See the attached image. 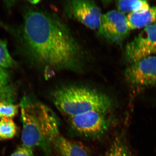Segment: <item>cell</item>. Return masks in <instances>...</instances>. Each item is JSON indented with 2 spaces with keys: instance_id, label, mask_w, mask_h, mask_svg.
Instances as JSON below:
<instances>
[{
  "instance_id": "obj_1",
  "label": "cell",
  "mask_w": 156,
  "mask_h": 156,
  "mask_svg": "<svg viewBox=\"0 0 156 156\" xmlns=\"http://www.w3.org/2000/svg\"><path fill=\"white\" fill-rule=\"evenodd\" d=\"M22 41L28 58L52 71L80 72L83 50L69 29L56 14L32 9L23 17Z\"/></svg>"
},
{
  "instance_id": "obj_2",
  "label": "cell",
  "mask_w": 156,
  "mask_h": 156,
  "mask_svg": "<svg viewBox=\"0 0 156 156\" xmlns=\"http://www.w3.org/2000/svg\"><path fill=\"white\" fill-rule=\"evenodd\" d=\"M20 106L23 145L40 148L46 156H51L53 143L60 133L58 117L50 108L31 96L23 97Z\"/></svg>"
},
{
  "instance_id": "obj_3",
  "label": "cell",
  "mask_w": 156,
  "mask_h": 156,
  "mask_svg": "<svg viewBox=\"0 0 156 156\" xmlns=\"http://www.w3.org/2000/svg\"><path fill=\"white\" fill-rule=\"evenodd\" d=\"M52 99L57 109L68 118L92 111L107 114L114 104L107 94L83 86L60 87L53 92Z\"/></svg>"
},
{
  "instance_id": "obj_4",
  "label": "cell",
  "mask_w": 156,
  "mask_h": 156,
  "mask_svg": "<svg viewBox=\"0 0 156 156\" xmlns=\"http://www.w3.org/2000/svg\"><path fill=\"white\" fill-rule=\"evenodd\" d=\"M156 56V24L144 29L126 47L125 56L130 64Z\"/></svg>"
},
{
  "instance_id": "obj_5",
  "label": "cell",
  "mask_w": 156,
  "mask_h": 156,
  "mask_svg": "<svg viewBox=\"0 0 156 156\" xmlns=\"http://www.w3.org/2000/svg\"><path fill=\"white\" fill-rule=\"evenodd\" d=\"M107 114L92 111L69 118L71 127L78 134L89 137H97L108 131L110 122Z\"/></svg>"
},
{
  "instance_id": "obj_6",
  "label": "cell",
  "mask_w": 156,
  "mask_h": 156,
  "mask_svg": "<svg viewBox=\"0 0 156 156\" xmlns=\"http://www.w3.org/2000/svg\"><path fill=\"white\" fill-rule=\"evenodd\" d=\"M125 78L128 83L136 88L156 87V56L130 65L125 71Z\"/></svg>"
},
{
  "instance_id": "obj_7",
  "label": "cell",
  "mask_w": 156,
  "mask_h": 156,
  "mask_svg": "<svg viewBox=\"0 0 156 156\" xmlns=\"http://www.w3.org/2000/svg\"><path fill=\"white\" fill-rule=\"evenodd\" d=\"M66 7L70 17L90 29H99L103 14L100 8L93 1H68Z\"/></svg>"
},
{
  "instance_id": "obj_8",
  "label": "cell",
  "mask_w": 156,
  "mask_h": 156,
  "mask_svg": "<svg viewBox=\"0 0 156 156\" xmlns=\"http://www.w3.org/2000/svg\"><path fill=\"white\" fill-rule=\"evenodd\" d=\"M98 30L103 37L112 41L119 42L128 36L131 30L127 16L112 10L103 14Z\"/></svg>"
},
{
  "instance_id": "obj_9",
  "label": "cell",
  "mask_w": 156,
  "mask_h": 156,
  "mask_svg": "<svg viewBox=\"0 0 156 156\" xmlns=\"http://www.w3.org/2000/svg\"><path fill=\"white\" fill-rule=\"evenodd\" d=\"M52 147L58 156H90L83 144L68 139L60 133L54 139Z\"/></svg>"
},
{
  "instance_id": "obj_10",
  "label": "cell",
  "mask_w": 156,
  "mask_h": 156,
  "mask_svg": "<svg viewBox=\"0 0 156 156\" xmlns=\"http://www.w3.org/2000/svg\"><path fill=\"white\" fill-rule=\"evenodd\" d=\"M127 17L131 30L156 24V6L150 7L142 13L128 14Z\"/></svg>"
},
{
  "instance_id": "obj_11",
  "label": "cell",
  "mask_w": 156,
  "mask_h": 156,
  "mask_svg": "<svg viewBox=\"0 0 156 156\" xmlns=\"http://www.w3.org/2000/svg\"><path fill=\"white\" fill-rule=\"evenodd\" d=\"M116 5L118 11L124 14L142 13L150 7L147 1L139 0L117 1Z\"/></svg>"
},
{
  "instance_id": "obj_12",
  "label": "cell",
  "mask_w": 156,
  "mask_h": 156,
  "mask_svg": "<svg viewBox=\"0 0 156 156\" xmlns=\"http://www.w3.org/2000/svg\"><path fill=\"white\" fill-rule=\"evenodd\" d=\"M17 125L9 118H2L0 120V140L11 139L17 132Z\"/></svg>"
},
{
  "instance_id": "obj_13",
  "label": "cell",
  "mask_w": 156,
  "mask_h": 156,
  "mask_svg": "<svg viewBox=\"0 0 156 156\" xmlns=\"http://www.w3.org/2000/svg\"><path fill=\"white\" fill-rule=\"evenodd\" d=\"M103 156H131L128 147L122 137H118Z\"/></svg>"
},
{
  "instance_id": "obj_14",
  "label": "cell",
  "mask_w": 156,
  "mask_h": 156,
  "mask_svg": "<svg viewBox=\"0 0 156 156\" xmlns=\"http://www.w3.org/2000/svg\"><path fill=\"white\" fill-rule=\"evenodd\" d=\"M15 61L9 53L7 43L0 40V67L7 69L13 67Z\"/></svg>"
},
{
  "instance_id": "obj_15",
  "label": "cell",
  "mask_w": 156,
  "mask_h": 156,
  "mask_svg": "<svg viewBox=\"0 0 156 156\" xmlns=\"http://www.w3.org/2000/svg\"><path fill=\"white\" fill-rule=\"evenodd\" d=\"M19 106L12 102L0 101V118H14L18 112Z\"/></svg>"
},
{
  "instance_id": "obj_16",
  "label": "cell",
  "mask_w": 156,
  "mask_h": 156,
  "mask_svg": "<svg viewBox=\"0 0 156 156\" xmlns=\"http://www.w3.org/2000/svg\"><path fill=\"white\" fill-rule=\"evenodd\" d=\"M10 78L8 73L4 69L0 67V97H4L13 92L9 87Z\"/></svg>"
},
{
  "instance_id": "obj_17",
  "label": "cell",
  "mask_w": 156,
  "mask_h": 156,
  "mask_svg": "<svg viewBox=\"0 0 156 156\" xmlns=\"http://www.w3.org/2000/svg\"><path fill=\"white\" fill-rule=\"evenodd\" d=\"M10 156H34L33 148L22 145L17 148Z\"/></svg>"
}]
</instances>
